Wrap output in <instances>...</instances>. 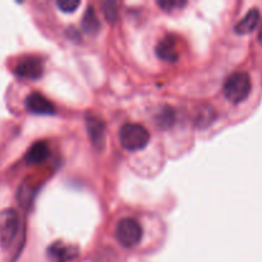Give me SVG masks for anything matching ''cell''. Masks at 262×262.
Returning <instances> with one entry per match:
<instances>
[{"label":"cell","instance_id":"obj_9","mask_svg":"<svg viewBox=\"0 0 262 262\" xmlns=\"http://www.w3.org/2000/svg\"><path fill=\"white\" fill-rule=\"evenodd\" d=\"M155 51L156 55L161 60L168 61V63H174L179 58L178 49H177V41L174 40L173 36H166L163 40H160V42L156 45Z\"/></svg>","mask_w":262,"mask_h":262},{"label":"cell","instance_id":"obj_14","mask_svg":"<svg viewBox=\"0 0 262 262\" xmlns=\"http://www.w3.org/2000/svg\"><path fill=\"white\" fill-rule=\"evenodd\" d=\"M173 122H174V112L171 109H169V107H165V109L159 114L158 124L160 125V127L166 128L169 127V125L173 124Z\"/></svg>","mask_w":262,"mask_h":262},{"label":"cell","instance_id":"obj_8","mask_svg":"<svg viewBox=\"0 0 262 262\" xmlns=\"http://www.w3.org/2000/svg\"><path fill=\"white\" fill-rule=\"evenodd\" d=\"M49 257L53 262H68L78 255V250L73 246L66 245L63 242H56L49 247Z\"/></svg>","mask_w":262,"mask_h":262},{"label":"cell","instance_id":"obj_2","mask_svg":"<svg viewBox=\"0 0 262 262\" xmlns=\"http://www.w3.org/2000/svg\"><path fill=\"white\" fill-rule=\"evenodd\" d=\"M119 141L127 151L142 150L150 142V132L137 123H127L120 128Z\"/></svg>","mask_w":262,"mask_h":262},{"label":"cell","instance_id":"obj_5","mask_svg":"<svg viewBox=\"0 0 262 262\" xmlns=\"http://www.w3.org/2000/svg\"><path fill=\"white\" fill-rule=\"evenodd\" d=\"M42 60L38 56L27 55L17 61L14 67V73L20 78L37 79L42 76Z\"/></svg>","mask_w":262,"mask_h":262},{"label":"cell","instance_id":"obj_3","mask_svg":"<svg viewBox=\"0 0 262 262\" xmlns=\"http://www.w3.org/2000/svg\"><path fill=\"white\" fill-rule=\"evenodd\" d=\"M115 237L123 247L133 248L142 239V228L137 220L125 217L118 223Z\"/></svg>","mask_w":262,"mask_h":262},{"label":"cell","instance_id":"obj_13","mask_svg":"<svg viewBox=\"0 0 262 262\" xmlns=\"http://www.w3.org/2000/svg\"><path fill=\"white\" fill-rule=\"evenodd\" d=\"M215 119V110L210 106H204V110L197 114L196 124L199 127H207Z\"/></svg>","mask_w":262,"mask_h":262},{"label":"cell","instance_id":"obj_6","mask_svg":"<svg viewBox=\"0 0 262 262\" xmlns=\"http://www.w3.org/2000/svg\"><path fill=\"white\" fill-rule=\"evenodd\" d=\"M26 109L36 115H53L55 114V106L50 100L38 92H32L26 97Z\"/></svg>","mask_w":262,"mask_h":262},{"label":"cell","instance_id":"obj_15","mask_svg":"<svg viewBox=\"0 0 262 262\" xmlns=\"http://www.w3.org/2000/svg\"><path fill=\"white\" fill-rule=\"evenodd\" d=\"M81 2L79 0H59L56 3L59 9L63 13H73L79 7Z\"/></svg>","mask_w":262,"mask_h":262},{"label":"cell","instance_id":"obj_11","mask_svg":"<svg viewBox=\"0 0 262 262\" xmlns=\"http://www.w3.org/2000/svg\"><path fill=\"white\" fill-rule=\"evenodd\" d=\"M49 155H50L49 146L45 142H36L26 154L25 161L30 165H36V164L43 163L49 158Z\"/></svg>","mask_w":262,"mask_h":262},{"label":"cell","instance_id":"obj_17","mask_svg":"<svg viewBox=\"0 0 262 262\" xmlns=\"http://www.w3.org/2000/svg\"><path fill=\"white\" fill-rule=\"evenodd\" d=\"M102 8H104V14L105 17H106L107 22H113V20L115 19V14H117V10H115V3H112V2L104 3Z\"/></svg>","mask_w":262,"mask_h":262},{"label":"cell","instance_id":"obj_4","mask_svg":"<svg viewBox=\"0 0 262 262\" xmlns=\"http://www.w3.org/2000/svg\"><path fill=\"white\" fill-rule=\"evenodd\" d=\"M19 228V217L13 209H7L0 212V243L8 248L12 245Z\"/></svg>","mask_w":262,"mask_h":262},{"label":"cell","instance_id":"obj_12","mask_svg":"<svg viewBox=\"0 0 262 262\" xmlns=\"http://www.w3.org/2000/svg\"><path fill=\"white\" fill-rule=\"evenodd\" d=\"M82 30L89 35H95L99 32L100 20L92 7H87L86 12H84L83 18H82Z\"/></svg>","mask_w":262,"mask_h":262},{"label":"cell","instance_id":"obj_18","mask_svg":"<svg viewBox=\"0 0 262 262\" xmlns=\"http://www.w3.org/2000/svg\"><path fill=\"white\" fill-rule=\"evenodd\" d=\"M258 41H260V43H262V25L260 28V32H258Z\"/></svg>","mask_w":262,"mask_h":262},{"label":"cell","instance_id":"obj_16","mask_svg":"<svg viewBox=\"0 0 262 262\" xmlns=\"http://www.w3.org/2000/svg\"><path fill=\"white\" fill-rule=\"evenodd\" d=\"M158 5L165 12L176 9V8H183L186 5V2H179V0H173V2H158Z\"/></svg>","mask_w":262,"mask_h":262},{"label":"cell","instance_id":"obj_1","mask_svg":"<svg viewBox=\"0 0 262 262\" xmlns=\"http://www.w3.org/2000/svg\"><path fill=\"white\" fill-rule=\"evenodd\" d=\"M251 90H252V82L250 74L242 71L230 74L223 86L225 99L232 104H241L245 101L250 96Z\"/></svg>","mask_w":262,"mask_h":262},{"label":"cell","instance_id":"obj_7","mask_svg":"<svg viewBox=\"0 0 262 262\" xmlns=\"http://www.w3.org/2000/svg\"><path fill=\"white\" fill-rule=\"evenodd\" d=\"M86 127L92 145L97 150H101L105 143V123L96 115L87 114Z\"/></svg>","mask_w":262,"mask_h":262},{"label":"cell","instance_id":"obj_10","mask_svg":"<svg viewBox=\"0 0 262 262\" xmlns=\"http://www.w3.org/2000/svg\"><path fill=\"white\" fill-rule=\"evenodd\" d=\"M260 22V10L257 8H252L248 10L247 14L234 26V32L238 35H247L251 33Z\"/></svg>","mask_w":262,"mask_h":262}]
</instances>
